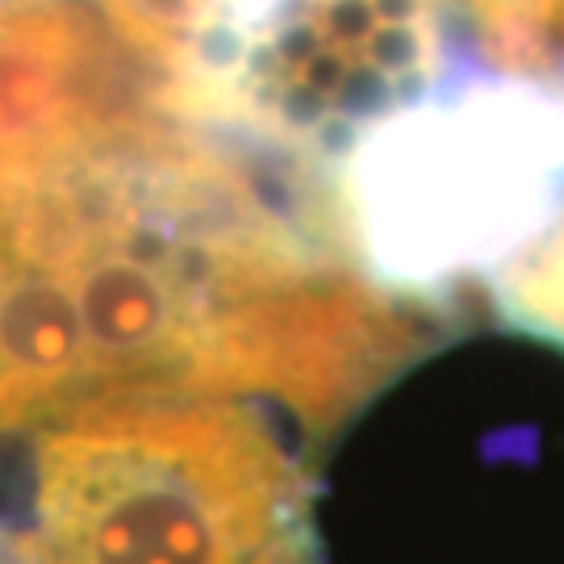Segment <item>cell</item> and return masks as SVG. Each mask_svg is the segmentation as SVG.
Segmentation results:
<instances>
[{
    "mask_svg": "<svg viewBox=\"0 0 564 564\" xmlns=\"http://www.w3.org/2000/svg\"><path fill=\"white\" fill-rule=\"evenodd\" d=\"M494 305L519 335L564 351V214L498 272Z\"/></svg>",
    "mask_w": 564,
    "mask_h": 564,
    "instance_id": "8992f818",
    "label": "cell"
},
{
    "mask_svg": "<svg viewBox=\"0 0 564 564\" xmlns=\"http://www.w3.org/2000/svg\"><path fill=\"white\" fill-rule=\"evenodd\" d=\"M155 97L88 0H0V172Z\"/></svg>",
    "mask_w": 564,
    "mask_h": 564,
    "instance_id": "277c9868",
    "label": "cell"
},
{
    "mask_svg": "<svg viewBox=\"0 0 564 564\" xmlns=\"http://www.w3.org/2000/svg\"><path fill=\"white\" fill-rule=\"evenodd\" d=\"M293 477L256 410L109 398L42 423L21 564H284Z\"/></svg>",
    "mask_w": 564,
    "mask_h": 564,
    "instance_id": "7a4b0ae2",
    "label": "cell"
},
{
    "mask_svg": "<svg viewBox=\"0 0 564 564\" xmlns=\"http://www.w3.org/2000/svg\"><path fill=\"white\" fill-rule=\"evenodd\" d=\"M440 326L347 256L330 184L160 97L0 172V435L109 398L330 426Z\"/></svg>",
    "mask_w": 564,
    "mask_h": 564,
    "instance_id": "6da1fadb",
    "label": "cell"
},
{
    "mask_svg": "<svg viewBox=\"0 0 564 564\" xmlns=\"http://www.w3.org/2000/svg\"><path fill=\"white\" fill-rule=\"evenodd\" d=\"M330 202L368 281L444 305V289L502 272L564 214V101L502 76L444 84L347 147Z\"/></svg>",
    "mask_w": 564,
    "mask_h": 564,
    "instance_id": "3957f363",
    "label": "cell"
},
{
    "mask_svg": "<svg viewBox=\"0 0 564 564\" xmlns=\"http://www.w3.org/2000/svg\"><path fill=\"white\" fill-rule=\"evenodd\" d=\"M456 30H468L502 67L564 101V0H452Z\"/></svg>",
    "mask_w": 564,
    "mask_h": 564,
    "instance_id": "5b68a950",
    "label": "cell"
}]
</instances>
